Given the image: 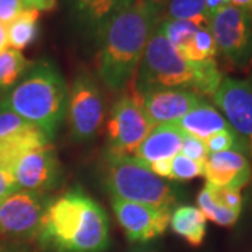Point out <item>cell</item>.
<instances>
[{
	"label": "cell",
	"mask_w": 252,
	"mask_h": 252,
	"mask_svg": "<svg viewBox=\"0 0 252 252\" xmlns=\"http://www.w3.org/2000/svg\"><path fill=\"white\" fill-rule=\"evenodd\" d=\"M34 243L41 252H104L109 245L107 212L80 188L51 198Z\"/></svg>",
	"instance_id": "obj_1"
},
{
	"label": "cell",
	"mask_w": 252,
	"mask_h": 252,
	"mask_svg": "<svg viewBox=\"0 0 252 252\" xmlns=\"http://www.w3.org/2000/svg\"><path fill=\"white\" fill-rule=\"evenodd\" d=\"M161 18V6L137 0L99 31L95 39L97 70L105 87L122 91L133 81L146 45Z\"/></svg>",
	"instance_id": "obj_2"
},
{
	"label": "cell",
	"mask_w": 252,
	"mask_h": 252,
	"mask_svg": "<svg viewBox=\"0 0 252 252\" xmlns=\"http://www.w3.org/2000/svg\"><path fill=\"white\" fill-rule=\"evenodd\" d=\"M216 61L190 62L182 58L162 35L158 26L149 39L133 77V90L182 89L203 97H212L223 81Z\"/></svg>",
	"instance_id": "obj_3"
},
{
	"label": "cell",
	"mask_w": 252,
	"mask_h": 252,
	"mask_svg": "<svg viewBox=\"0 0 252 252\" xmlns=\"http://www.w3.org/2000/svg\"><path fill=\"white\" fill-rule=\"evenodd\" d=\"M69 89L58 66L49 59L31 63L24 76L6 93V107L51 140L67 112Z\"/></svg>",
	"instance_id": "obj_4"
},
{
	"label": "cell",
	"mask_w": 252,
	"mask_h": 252,
	"mask_svg": "<svg viewBox=\"0 0 252 252\" xmlns=\"http://www.w3.org/2000/svg\"><path fill=\"white\" fill-rule=\"evenodd\" d=\"M99 178L111 198L171 210L178 203L177 189L135 156L107 150L99 165Z\"/></svg>",
	"instance_id": "obj_5"
},
{
	"label": "cell",
	"mask_w": 252,
	"mask_h": 252,
	"mask_svg": "<svg viewBox=\"0 0 252 252\" xmlns=\"http://www.w3.org/2000/svg\"><path fill=\"white\" fill-rule=\"evenodd\" d=\"M153 129V122L147 117L139 94L132 89L130 93L122 94L111 108L107 124V150L133 156Z\"/></svg>",
	"instance_id": "obj_6"
},
{
	"label": "cell",
	"mask_w": 252,
	"mask_h": 252,
	"mask_svg": "<svg viewBox=\"0 0 252 252\" xmlns=\"http://www.w3.org/2000/svg\"><path fill=\"white\" fill-rule=\"evenodd\" d=\"M217 51L235 67L252 66V11L227 6L209 21Z\"/></svg>",
	"instance_id": "obj_7"
},
{
	"label": "cell",
	"mask_w": 252,
	"mask_h": 252,
	"mask_svg": "<svg viewBox=\"0 0 252 252\" xmlns=\"http://www.w3.org/2000/svg\"><path fill=\"white\" fill-rule=\"evenodd\" d=\"M67 121L70 135L77 142L97 137L105 118L104 97L90 73L80 72L73 81L67 99Z\"/></svg>",
	"instance_id": "obj_8"
},
{
	"label": "cell",
	"mask_w": 252,
	"mask_h": 252,
	"mask_svg": "<svg viewBox=\"0 0 252 252\" xmlns=\"http://www.w3.org/2000/svg\"><path fill=\"white\" fill-rule=\"evenodd\" d=\"M51 198L18 189L0 200V235L20 243L34 241Z\"/></svg>",
	"instance_id": "obj_9"
},
{
	"label": "cell",
	"mask_w": 252,
	"mask_h": 252,
	"mask_svg": "<svg viewBox=\"0 0 252 252\" xmlns=\"http://www.w3.org/2000/svg\"><path fill=\"white\" fill-rule=\"evenodd\" d=\"M212 99L244 142L248 158H252V76L248 79L224 77Z\"/></svg>",
	"instance_id": "obj_10"
},
{
	"label": "cell",
	"mask_w": 252,
	"mask_h": 252,
	"mask_svg": "<svg viewBox=\"0 0 252 252\" xmlns=\"http://www.w3.org/2000/svg\"><path fill=\"white\" fill-rule=\"evenodd\" d=\"M118 223L132 243H149L165 233L170 225L171 209L111 198Z\"/></svg>",
	"instance_id": "obj_11"
},
{
	"label": "cell",
	"mask_w": 252,
	"mask_h": 252,
	"mask_svg": "<svg viewBox=\"0 0 252 252\" xmlns=\"http://www.w3.org/2000/svg\"><path fill=\"white\" fill-rule=\"evenodd\" d=\"M18 189L44 193L55 189L62 181V165L49 143L23 154L11 167Z\"/></svg>",
	"instance_id": "obj_12"
},
{
	"label": "cell",
	"mask_w": 252,
	"mask_h": 252,
	"mask_svg": "<svg viewBox=\"0 0 252 252\" xmlns=\"http://www.w3.org/2000/svg\"><path fill=\"white\" fill-rule=\"evenodd\" d=\"M144 111L154 126L175 124L190 109L198 107L203 98L182 89H149L137 93Z\"/></svg>",
	"instance_id": "obj_13"
},
{
	"label": "cell",
	"mask_w": 252,
	"mask_h": 252,
	"mask_svg": "<svg viewBox=\"0 0 252 252\" xmlns=\"http://www.w3.org/2000/svg\"><path fill=\"white\" fill-rule=\"evenodd\" d=\"M207 185L220 189L241 190L252 180V165L244 153L230 150L210 153L205 161Z\"/></svg>",
	"instance_id": "obj_14"
},
{
	"label": "cell",
	"mask_w": 252,
	"mask_h": 252,
	"mask_svg": "<svg viewBox=\"0 0 252 252\" xmlns=\"http://www.w3.org/2000/svg\"><path fill=\"white\" fill-rule=\"evenodd\" d=\"M137 0H66L76 27L87 38L97 39L99 31L118 13Z\"/></svg>",
	"instance_id": "obj_15"
},
{
	"label": "cell",
	"mask_w": 252,
	"mask_h": 252,
	"mask_svg": "<svg viewBox=\"0 0 252 252\" xmlns=\"http://www.w3.org/2000/svg\"><path fill=\"white\" fill-rule=\"evenodd\" d=\"M184 135L185 133L175 124L154 126L133 156L146 165L160 160H171L181 153Z\"/></svg>",
	"instance_id": "obj_16"
},
{
	"label": "cell",
	"mask_w": 252,
	"mask_h": 252,
	"mask_svg": "<svg viewBox=\"0 0 252 252\" xmlns=\"http://www.w3.org/2000/svg\"><path fill=\"white\" fill-rule=\"evenodd\" d=\"M184 133L195 136L200 140H207L210 136L216 135L221 130L231 129L225 118L213 105L202 101L198 107L190 109L185 117L175 122Z\"/></svg>",
	"instance_id": "obj_17"
},
{
	"label": "cell",
	"mask_w": 252,
	"mask_h": 252,
	"mask_svg": "<svg viewBox=\"0 0 252 252\" xmlns=\"http://www.w3.org/2000/svg\"><path fill=\"white\" fill-rule=\"evenodd\" d=\"M51 143L42 130L36 126L30 125L20 132L10 135L0 140V165L11 170L13 164L17 161L23 154Z\"/></svg>",
	"instance_id": "obj_18"
},
{
	"label": "cell",
	"mask_w": 252,
	"mask_h": 252,
	"mask_svg": "<svg viewBox=\"0 0 252 252\" xmlns=\"http://www.w3.org/2000/svg\"><path fill=\"white\" fill-rule=\"evenodd\" d=\"M170 227L189 245L199 247L206 235V217L198 207L180 206L172 210Z\"/></svg>",
	"instance_id": "obj_19"
},
{
	"label": "cell",
	"mask_w": 252,
	"mask_h": 252,
	"mask_svg": "<svg viewBox=\"0 0 252 252\" xmlns=\"http://www.w3.org/2000/svg\"><path fill=\"white\" fill-rule=\"evenodd\" d=\"M9 46L23 51L31 46L39 36V11L24 9L7 26Z\"/></svg>",
	"instance_id": "obj_20"
},
{
	"label": "cell",
	"mask_w": 252,
	"mask_h": 252,
	"mask_svg": "<svg viewBox=\"0 0 252 252\" xmlns=\"http://www.w3.org/2000/svg\"><path fill=\"white\" fill-rule=\"evenodd\" d=\"M31 63L16 49H7L0 54V93L6 94L11 90L27 72Z\"/></svg>",
	"instance_id": "obj_21"
},
{
	"label": "cell",
	"mask_w": 252,
	"mask_h": 252,
	"mask_svg": "<svg viewBox=\"0 0 252 252\" xmlns=\"http://www.w3.org/2000/svg\"><path fill=\"white\" fill-rule=\"evenodd\" d=\"M198 209L203 213L207 220L213 221L215 224L221 227H233L237 223L241 213H237L234 210L221 205L213 195L209 185L199 192L198 195Z\"/></svg>",
	"instance_id": "obj_22"
},
{
	"label": "cell",
	"mask_w": 252,
	"mask_h": 252,
	"mask_svg": "<svg viewBox=\"0 0 252 252\" xmlns=\"http://www.w3.org/2000/svg\"><path fill=\"white\" fill-rule=\"evenodd\" d=\"M165 16L172 20H187L200 27H209L205 0H167Z\"/></svg>",
	"instance_id": "obj_23"
},
{
	"label": "cell",
	"mask_w": 252,
	"mask_h": 252,
	"mask_svg": "<svg viewBox=\"0 0 252 252\" xmlns=\"http://www.w3.org/2000/svg\"><path fill=\"white\" fill-rule=\"evenodd\" d=\"M182 58L190 62H207L215 61L217 55V46L215 38L209 27H200L189 44L180 52Z\"/></svg>",
	"instance_id": "obj_24"
},
{
	"label": "cell",
	"mask_w": 252,
	"mask_h": 252,
	"mask_svg": "<svg viewBox=\"0 0 252 252\" xmlns=\"http://www.w3.org/2000/svg\"><path fill=\"white\" fill-rule=\"evenodd\" d=\"M199 28L200 26L187 20H172V18L162 17L158 23V30L168 39V42L177 49L178 54L188 45L189 41L198 32Z\"/></svg>",
	"instance_id": "obj_25"
},
{
	"label": "cell",
	"mask_w": 252,
	"mask_h": 252,
	"mask_svg": "<svg viewBox=\"0 0 252 252\" xmlns=\"http://www.w3.org/2000/svg\"><path fill=\"white\" fill-rule=\"evenodd\" d=\"M205 143H206L209 154L235 150V152L244 153L248 157L245 144H244L243 140L240 139V136L237 135L233 129L221 130V132H219L216 135L210 136L207 140H205Z\"/></svg>",
	"instance_id": "obj_26"
},
{
	"label": "cell",
	"mask_w": 252,
	"mask_h": 252,
	"mask_svg": "<svg viewBox=\"0 0 252 252\" xmlns=\"http://www.w3.org/2000/svg\"><path fill=\"white\" fill-rule=\"evenodd\" d=\"M203 172H205V162L192 160L180 153L171 160L170 181H190L202 177Z\"/></svg>",
	"instance_id": "obj_27"
},
{
	"label": "cell",
	"mask_w": 252,
	"mask_h": 252,
	"mask_svg": "<svg viewBox=\"0 0 252 252\" xmlns=\"http://www.w3.org/2000/svg\"><path fill=\"white\" fill-rule=\"evenodd\" d=\"M28 125L30 124L27 121L18 117L17 114H14L13 111H10L6 107L0 108V140L7 137V136L17 133Z\"/></svg>",
	"instance_id": "obj_28"
},
{
	"label": "cell",
	"mask_w": 252,
	"mask_h": 252,
	"mask_svg": "<svg viewBox=\"0 0 252 252\" xmlns=\"http://www.w3.org/2000/svg\"><path fill=\"white\" fill-rule=\"evenodd\" d=\"M181 154L187 156L192 160L205 162L209 157V150H207L206 143L200 140L198 137L190 135H184L182 140V147H181Z\"/></svg>",
	"instance_id": "obj_29"
},
{
	"label": "cell",
	"mask_w": 252,
	"mask_h": 252,
	"mask_svg": "<svg viewBox=\"0 0 252 252\" xmlns=\"http://www.w3.org/2000/svg\"><path fill=\"white\" fill-rule=\"evenodd\" d=\"M207 185V184H206ZM215 198L221 203L224 205L225 207L234 210L237 213H241L243 210V195L240 190H235V189H220V188H215L212 185H209Z\"/></svg>",
	"instance_id": "obj_30"
},
{
	"label": "cell",
	"mask_w": 252,
	"mask_h": 252,
	"mask_svg": "<svg viewBox=\"0 0 252 252\" xmlns=\"http://www.w3.org/2000/svg\"><path fill=\"white\" fill-rule=\"evenodd\" d=\"M24 9L21 0H0V23L9 26Z\"/></svg>",
	"instance_id": "obj_31"
},
{
	"label": "cell",
	"mask_w": 252,
	"mask_h": 252,
	"mask_svg": "<svg viewBox=\"0 0 252 252\" xmlns=\"http://www.w3.org/2000/svg\"><path fill=\"white\" fill-rule=\"evenodd\" d=\"M16 190H18V187L13 171L7 167L0 165V200L7 198Z\"/></svg>",
	"instance_id": "obj_32"
},
{
	"label": "cell",
	"mask_w": 252,
	"mask_h": 252,
	"mask_svg": "<svg viewBox=\"0 0 252 252\" xmlns=\"http://www.w3.org/2000/svg\"><path fill=\"white\" fill-rule=\"evenodd\" d=\"M24 7L35 11H54L58 7V0H21Z\"/></svg>",
	"instance_id": "obj_33"
},
{
	"label": "cell",
	"mask_w": 252,
	"mask_h": 252,
	"mask_svg": "<svg viewBox=\"0 0 252 252\" xmlns=\"http://www.w3.org/2000/svg\"><path fill=\"white\" fill-rule=\"evenodd\" d=\"M172 160V158H171ZM171 160H160L149 164V168L162 180H170L171 178Z\"/></svg>",
	"instance_id": "obj_34"
},
{
	"label": "cell",
	"mask_w": 252,
	"mask_h": 252,
	"mask_svg": "<svg viewBox=\"0 0 252 252\" xmlns=\"http://www.w3.org/2000/svg\"><path fill=\"white\" fill-rule=\"evenodd\" d=\"M230 4H231L230 0H205V9H206L209 21L216 13H219L220 10H223L227 6H230Z\"/></svg>",
	"instance_id": "obj_35"
},
{
	"label": "cell",
	"mask_w": 252,
	"mask_h": 252,
	"mask_svg": "<svg viewBox=\"0 0 252 252\" xmlns=\"http://www.w3.org/2000/svg\"><path fill=\"white\" fill-rule=\"evenodd\" d=\"M0 252H35L34 248H31L26 243H7L0 245Z\"/></svg>",
	"instance_id": "obj_36"
},
{
	"label": "cell",
	"mask_w": 252,
	"mask_h": 252,
	"mask_svg": "<svg viewBox=\"0 0 252 252\" xmlns=\"http://www.w3.org/2000/svg\"><path fill=\"white\" fill-rule=\"evenodd\" d=\"M9 48V35H7V26L0 23V54L7 51Z\"/></svg>",
	"instance_id": "obj_37"
},
{
	"label": "cell",
	"mask_w": 252,
	"mask_h": 252,
	"mask_svg": "<svg viewBox=\"0 0 252 252\" xmlns=\"http://www.w3.org/2000/svg\"><path fill=\"white\" fill-rule=\"evenodd\" d=\"M233 6L241 7V9H252V0H230Z\"/></svg>",
	"instance_id": "obj_38"
},
{
	"label": "cell",
	"mask_w": 252,
	"mask_h": 252,
	"mask_svg": "<svg viewBox=\"0 0 252 252\" xmlns=\"http://www.w3.org/2000/svg\"><path fill=\"white\" fill-rule=\"evenodd\" d=\"M143 1L154 3V4H157V6H161L162 9H164V6H165V3H167V0H143Z\"/></svg>",
	"instance_id": "obj_39"
},
{
	"label": "cell",
	"mask_w": 252,
	"mask_h": 252,
	"mask_svg": "<svg viewBox=\"0 0 252 252\" xmlns=\"http://www.w3.org/2000/svg\"><path fill=\"white\" fill-rule=\"evenodd\" d=\"M130 252H157V251L150 250V248H136V250H133V251H130Z\"/></svg>",
	"instance_id": "obj_40"
},
{
	"label": "cell",
	"mask_w": 252,
	"mask_h": 252,
	"mask_svg": "<svg viewBox=\"0 0 252 252\" xmlns=\"http://www.w3.org/2000/svg\"><path fill=\"white\" fill-rule=\"evenodd\" d=\"M4 95H6L4 93H0V108L3 107V99H4Z\"/></svg>",
	"instance_id": "obj_41"
},
{
	"label": "cell",
	"mask_w": 252,
	"mask_h": 252,
	"mask_svg": "<svg viewBox=\"0 0 252 252\" xmlns=\"http://www.w3.org/2000/svg\"><path fill=\"white\" fill-rule=\"evenodd\" d=\"M251 11H252V9H251Z\"/></svg>",
	"instance_id": "obj_42"
}]
</instances>
